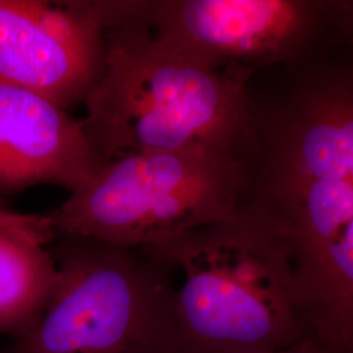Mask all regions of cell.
I'll list each match as a JSON object with an SVG mask.
<instances>
[{
    "label": "cell",
    "instance_id": "cell-1",
    "mask_svg": "<svg viewBox=\"0 0 353 353\" xmlns=\"http://www.w3.org/2000/svg\"><path fill=\"white\" fill-rule=\"evenodd\" d=\"M347 52L306 64L275 100L252 101L249 202L290 245L314 336L353 353V29Z\"/></svg>",
    "mask_w": 353,
    "mask_h": 353
},
{
    "label": "cell",
    "instance_id": "cell-2",
    "mask_svg": "<svg viewBox=\"0 0 353 353\" xmlns=\"http://www.w3.org/2000/svg\"><path fill=\"white\" fill-rule=\"evenodd\" d=\"M99 3L105 64L80 121L102 163L134 152L210 150L252 165L254 72L214 70L168 48L141 20L137 1Z\"/></svg>",
    "mask_w": 353,
    "mask_h": 353
},
{
    "label": "cell",
    "instance_id": "cell-3",
    "mask_svg": "<svg viewBox=\"0 0 353 353\" xmlns=\"http://www.w3.org/2000/svg\"><path fill=\"white\" fill-rule=\"evenodd\" d=\"M170 280L176 353H267L316 339L290 245L249 202L233 219L141 249Z\"/></svg>",
    "mask_w": 353,
    "mask_h": 353
},
{
    "label": "cell",
    "instance_id": "cell-4",
    "mask_svg": "<svg viewBox=\"0 0 353 353\" xmlns=\"http://www.w3.org/2000/svg\"><path fill=\"white\" fill-rule=\"evenodd\" d=\"M249 194L245 159L210 150L134 152L101 166L48 216L58 236L151 249L233 219Z\"/></svg>",
    "mask_w": 353,
    "mask_h": 353
},
{
    "label": "cell",
    "instance_id": "cell-5",
    "mask_svg": "<svg viewBox=\"0 0 353 353\" xmlns=\"http://www.w3.org/2000/svg\"><path fill=\"white\" fill-rule=\"evenodd\" d=\"M50 249L54 288L0 353H176L170 280L150 254L64 236Z\"/></svg>",
    "mask_w": 353,
    "mask_h": 353
},
{
    "label": "cell",
    "instance_id": "cell-6",
    "mask_svg": "<svg viewBox=\"0 0 353 353\" xmlns=\"http://www.w3.org/2000/svg\"><path fill=\"white\" fill-rule=\"evenodd\" d=\"M137 3L141 20L168 48L214 70L254 74L316 49L336 16V1L330 0Z\"/></svg>",
    "mask_w": 353,
    "mask_h": 353
},
{
    "label": "cell",
    "instance_id": "cell-7",
    "mask_svg": "<svg viewBox=\"0 0 353 353\" xmlns=\"http://www.w3.org/2000/svg\"><path fill=\"white\" fill-rule=\"evenodd\" d=\"M99 1L0 0V81L68 110L84 103L105 64Z\"/></svg>",
    "mask_w": 353,
    "mask_h": 353
},
{
    "label": "cell",
    "instance_id": "cell-8",
    "mask_svg": "<svg viewBox=\"0 0 353 353\" xmlns=\"http://www.w3.org/2000/svg\"><path fill=\"white\" fill-rule=\"evenodd\" d=\"M103 165L81 121L37 93L0 81V195L37 185L71 192Z\"/></svg>",
    "mask_w": 353,
    "mask_h": 353
},
{
    "label": "cell",
    "instance_id": "cell-9",
    "mask_svg": "<svg viewBox=\"0 0 353 353\" xmlns=\"http://www.w3.org/2000/svg\"><path fill=\"white\" fill-rule=\"evenodd\" d=\"M48 214L14 212L0 202V336L12 339L34 318L57 280Z\"/></svg>",
    "mask_w": 353,
    "mask_h": 353
},
{
    "label": "cell",
    "instance_id": "cell-10",
    "mask_svg": "<svg viewBox=\"0 0 353 353\" xmlns=\"http://www.w3.org/2000/svg\"><path fill=\"white\" fill-rule=\"evenodd\" d=\"M267 353H330L327 350L316 341V339H309V341H303L300 344H296L290 348L280 350L275 352Z\"/></svg>",
    "mask_w": 353,
    "mask_h": 353
},
{
    "label": "cell",
    "instance_id": "cell-11",
    "mask_svg": "<svg viewBox=\"0 0 353 353\" xmlns=\"http://www.w3.org/2000/svg\"><path fill=\"white\" fill-rule=\"evenodd\" d=\"M341 8L344 20L353 28V0H341Z\"/></svg>",
    "mask_w": 353,
    "mask_h": 353
}]
</instances>
